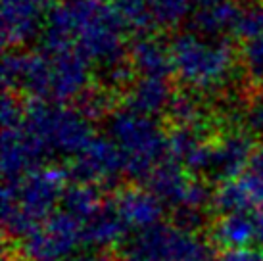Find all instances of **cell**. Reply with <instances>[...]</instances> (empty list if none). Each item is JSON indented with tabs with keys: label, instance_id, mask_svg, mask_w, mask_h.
<instances>
[{
	"label": "cell",
	"instance_id": "6da1fadb",
	"mask_svg": "<svg viewBox=\"0 0 263 261\" xmlns=\"http://www.w3.org/2000/svg\"><path fill=\"white\" fill-rule=\"evenodd\" d=\"M125 25L110 0H62L46 15L43 50H77L110 67L123 62Z\"/></svg>",
	"mask_w": 263,
	"mask_h": 261
},
{
	"label": "cell",
	"instance_id": "7a4b0ae2",
	"mask_svg": "<svg viewBox=\"0 0 263 261\" xmlns=\"http://www.w3.org/2000/svg\"><path fill=\"white\" fill-rule=\"evenodd\" d=\"M67 173L60 167H39L2 190V221L6 234L27 238L54 215L66 190Z\"/></svg>",
	"mask_w": 263,
	"mask_h": 261
},
{
	"label": "cell",
	"instance_id": "3957f363",
	"mask_svg": "<svg viewBox=\"0 0 263 261\" xmlns=\"http://www.w3.org/2000/svg\"><path fill=\"white\" fill-rule=\"evenodd\" d=\"M177 79L192 90H215L225 85L234 67V50L223 36H204L184 31L169 44Z\"/></svg>",
	"mask_w": 263,
	"mask_h": 261
},
{
	"label": "cell",
	"instance_id": "277c9868",
	"mask_svg": "<svg viewBox=\"0 0 263 261\" xmlns=\"http://www.w3.org/2000/svg\"><path fill=\"white\" fill-rule=\"evenodd\" d=\"M110 138L121 150L125 173L133 179H146L167 154V137L152 117L140 116L129 108L117 109L108 121Z\"/></svg>",
	"mask_w": 263,
	"mask_h": 261
},
{
	"label": "cell",
	"instance_id": "5b68a950",
	"mask_svg": "<svg viewBox=\"0 0 263 261\" xmlns=\"http://www.w3.org/2000/svg\"><path fill=\"white\" fill-rule=\"evenodd\" d=\"M23 127L41 138L52 152L77 156L92 142L90 119L66 106L31 100L23 109Z\"/></svg>",
	"mask_w": 263,
	"mask_h": 261
},
{
	"label": "cell",
	"instance_id": "8992f818",
	"mask_svg": "<svg viewBox=\"0 0 263 261\" xmlns=\"http://www.w3.org/2000/svg\"><path fill=\"white\" fill-rule=\"evenodd\" d=\"M125 261H213V252L196 232L156 225L127 244Z\"/></svg>",
	"mask_w": 263,
	"mask_h": 261
},
{
	"label": "cell",
	"instance_id": "52a82bcc",
	"mask_svg": "<svg viewBox=\"0 0 263 261\" xmlns=\"http://www.w3.org/2000/svg\"><path fill=\"white\" fill-rule=\"evenodd\" d=\"M148 190L161 203L177 210H200L210 200L208 187L190 177L189 169L173 160H163L148 177Z\"/></svg>",
	"mask_w": 263,
	"mask_h": 261
},
{
	"label": "cell",
	"instance_id": "ba28073f",
	"mask_svg": "<svg viewBox=\"0 0 263 261\" xmlns=\"http://www.w3.org/2000/svg\"><path fill=\"white\" fill-rule=\"evenodd\" d=\"M79 242H83V229L62 211L23 240L22 250L29 261H67Z\"/></svg>",
	"mask_w": 263,
	"mask_h": 261
},
{
	"label": "cell",
	"instance_id": "9c48e42d",
	"mask_svg": "<svg viewBox=\"0 0 263 261\" xmlns=\"http://www.w3.org/2000/svg\"><path fill=\"white\" fill-rule=\"evenodd\" d=\"M2 83L8 92L22 90L31 96V100L50 98V54L46 50L6 54Z\"/></svg>",
	"mask_w": 263,
	"mask_h": 261
},
{
	"label": "cell",
	"instance_id": "30bf717a",
	"mask_svg": "<svg viewBox=\"0 0 263 261\" xmlns=\"http://www.w3.org/2000/svg\"><path fill=\"white\" fill-rule=\"evenodd\" d=\"M50 152L41 138L20 127H10L2 133V175L6 182H15L31 171L39 169V163Z\"/></svg>",
	"mask_w": 263,
	"mask_h": 261
},
{
	"label": "cell",
	"instance_id": "8fae6325",
	"mask_svg": "<svg viewBox=\"0 0 263 261\" xmlns=\"http://www.w3.org/2000/svg\"><path fill=\"white\" fill-rule=\"evenodd\" d=\"M121 171H125L123 154L111 138L102 137L92 138V142L77 154L71 163V175L77 182H87L95 187L116 181Z\"/></svg>",
	"mask_w": 263,
	"mask_h": 261
},
{
	"label": "cell",
	"instance_id": "7c38bea8",
	"mask_svg": "<svg viewBox=\"0 0 263 261\" xmlns=\"http://www.w3.org/2000/svg\"><path fill=\"white\" fill-rule=\"evenodd\" d=\"M50 54V98L56 102L85 96L90 81V62L77 50Z\"/></svg>",
	"mask_w": 263,
	"mask_h": 261
},
{
	"label": "cell",
	"instance_id": "4fadbf2b",
	"mask_svg": "<svg viewBox=\"0 0 263 261\" xmlns=\"http://www.w3.org/2000/svg\"><path fill=\"white\" fill-rule=\"evenodd\" d=\"M46 0H2V43H29L46 23Z\"/></svg>",
	"mask_w": 263,
	"mask_h": 261
},
{
	"label": "cell",
	"instance_id": "5bb4252c",
	"mask_svg": "<svg viewBox=\"0 0 263 261\" xmlns=\"http://www.w3.org/2000/svg\"><path fill=\"white\" fill-rule=\"evenodd\" d=\"M254 150L256 148L252 146L248 135H242V133L227 135L219 142L213 144L212 163H210L208 173L215 181H234L246 173L244 169H248Z\"/></svg>",
	"mask_w": 263,
	"mask_h": 261
},
{
	"label": "cell",
	"instance_id": "9a60e30c",
	"mask_svg": "<svg viewBox=\"0 0 263 261\" xmlns=\"http://www.w3.org/2000/svg\"><path fill=\"white\" fill-rule=\"evenodd\" d=\"M111 203L129 229L146 231L150 227L160 225L163 203L148 189L144 190L129 187V189L119 190Z\"/></svg>",
	"mask_w": 263,
	"mask_h": 261
},
{
	"label": "cell",
	"instance_id": "2e32d148",
	"mask_svg": "<svg viewBox=\"0 0 263 261\" xmlns=\"http://www.w3.org/2000/svg\"><path fill=\"white\" fill-rule=\"evenodd\" d=\"M129 58H131V67L142 77L165 79L169 73H173L169 46L154 36L137 39L129 50Z\"/></svg>",
	"mask_w": 263,
	"mask_h": 261
},
{
	"label": "cell",
	"instance_id": "e0dca14e",
	"mask_svg": "<svg viewBox=\"0 0 263 261\" xmlns=\"http://www.w3.org/2000/svg\"><path fill=\"white\" fill-rule=\"evenodd\" d=\"M171 98L173 96H171V90H169L165 79L140 77L127 90L125 104H127V108L140 114V116L152 117L163 109H167Z\"/></svg>",
	"mask_w": 263,
	"mask_h": 261
},
{
	"label": "cell",
	"instance_id": "ac0fdd59",
	"mask_svg": "<svg viewBox=\"0 0 263 261\" xmlns=\"http://www.w3.org/2000/svg\"><path fill=\"white\" fill-rule=\"evenodd\" d=\"M129 227L117 213L114 203H104L100 213L83 227V242L92 248H110L121 244Z\"/></svg>",
	"mask_w": 263,
	"mask_h": 261
},
{
	"label": "cell",
	"instance_id": "d6986e66",
	"mask_svg": "<svg viewBox=\"0 0 263 261\" xmlns=\"http://www.w3.org/2000/svg\"><path fill=\"white\" fill-rule=\"evenodd\" d=\"M213 242L229 250H244L256 242L254 213H225L221 215L212 231Z\"/></svg>",
	"mask_w": 263,
	"mask_h": 261
},
{
	"label": "cell",
	"instance_id": "ffe728a7",
	"mask_svg": "<svg viewBox=\"0 0 263 261\" xmlns=\"http://www.w3.org/2000/svg\"><path fill=\"white\" fill-rule=\"evenodd\" d=\"M242 6L234 0H221L210 8H202L192 15V27L204 36L221 39L225 33H234Z\"/></svg>",
	"mask_w": 263,
	"mask_h": 261
},
{
	"label": "cell",
	"instance_id": "44dd1931",
	"mask_svg": "<svg viewBox=\"0 0 263 261\" xmlns=\"http://www.w3.org/2000/svg\"><path fill=\"white\" fill-rule=\"evenodd\" d=\"M62 206L69 217H73L77 223L87 225L92 217H96L104 208V202L100 198V190L95 184L87 182H73L66 187L62 196Z\"/></svg>",
	"mask_w": 263,
	"mask_h": 261
},
{
	"label": "cell",
	"instance_id": "7402d4cb",
	"mask_svg": "<svg viewBox=\"0 0 263 261\" xmlns=\"http://www.w3.org/2000/svg\"><path fill=\"white\" fill-rule=\"evenodd\" d=\"M167 111L171 121L183 129H200V125L204 123V108L196 96H192L190 92L173 96Z\"/></svg>",
	"mask_w": 263,
	"mask_h": 261
},
{
	"label": "cell",
	"instance_id": "603a6c76",
	"mask_svg": "<svg viewBox=\"0 0 263 261\" xmlns=\"http://www.w3.org/2000/svg\"><path fill=\"white\" fill-rule=\"evenodd\" d=\"M192 8V0H150L152 22L163 27H173L179 22H183Z\"/></svg>",
	"mask_w": 263,
	"mask_h": 261
},
{
	"label": "cell",
	"instance_id": "cb8c5ba5",
	"mask_svg": "<svg viewBox=\"0 0 263 261\" xmlns=\"http://www.w3.org/2000/svg\"><path fill=\"white\" fill-rule=\"evenodd\" d=\"M127 25L135 29H144L152 22L150 0H111Z\"/></svg>",
	"mask_w": 263,
	"mask_h": 261
},
{
	"label": "cell",
	"instance_id": "d4e9b609",
	"mask_svg": "<svg viewBox=\"0 0 263 261\" xmlns=\"http://www.w3.org/2000/svg\"><path fill=\"white\" fill-rule=\"evenodd\" d=\"M234 35L244 39L246 43H248V41H254L257 36H261L263 35V8L256 6V4L242 8L238 23H236V29H234Z\"/></svg>",
	"mask_w": 263,
	"mask_h": 261
},
{
	"label": "cell",
	"instance_id": "484cf974",
	"mask_svg": "<svg viewBox=\"0 0 263 261\" xmlns=\"http://www.w3.org/2000/svg\"><path fill=\"white\" fill-rule=\"evenodd\" d=\"M244 64L256 83H263V35L248 41L244 46Z\"/></svg>",
	"mask_w": 263,
	"mask_h": 261
},
{
	"label": "cell",
	"instance_id": "4316f807",
	"mask_svg": "<svg viewBox=\"0 0 263 261\" xmlns=\"http://www.w3.org/2000/svg\"><path fill=\"white\" fill-rule=\"evenodd\" d=\"M81 104H83V108L79 109L81 114L88 119H92V117H100L108 111L110 98L102 90H87V95L83 96Z\"/></svg>",
	"mask_w": 263,
	"mask_h": 261
},
{
	"label": "cell",
	"instance_id": "83f0119b",
	"mask_svg": "<svg viewBox=\"0 0 263 261\" xmlns=\"http://www.w3.org/2000/svg\"><path fill=\"white\" fill-rule=\"evenodd\" d=\"M23 109L25 108H20V104L15 102V96H12L6 90L4 98H2V114H0L4 129L23 125Z\"/></svg>",
	"mask_w": 263,
	"mask_h": 261
},
{
	"label": "cell",
	"instance_id": "f1b7e54d",
	"mask_svg": "<svg viewBox=\"0 0 263 261\" xmlns=\"http://www.w3.org/2000/svg\"><path fill=\"white\" fill-rule=\"evenodd\" d=\"M131 71H133L131 65H127L125 62H119V64H116V65L106 67V71L104 73H106V81H108L110 85H114V87H121L123 83L129 81Z\"/></svg>",
	"mask_w": 263,
	"mask_h": 261
},
{
	"label": "cell",
	"instance_id": "f546056e",
	"mask_svg": "<svg viewBox=\"0 0 263 261\" xmlns=\"http://www.w3.org/2000/svg\"><path fill=\"white\" fill-rule=\"evenodd\" d=\"M217 261H263V252L244 248V250H229L223 252Z\"/></svg>",
	"mask_w": 263,
	"mask_h": 261
},
{
	"label": "cell",
	"instance_id": "4dcf8cb0",
	"mask_svg": "<svg viewBox=\"0 0 263 261\" xmlns=\"http://www.w3.org/2000/svg\"><path fill=\"white\" fill-rule=\"evenodd\" d=\"M246 125L254 133H263V98L252 104V108L246 114Z\"/></svg>",
	"mask_w": 263,
	"mask_h": 261
},
{
	"label": "cell",
	"instance_id": "1f68e13d",
	"mask_svg": "<svg viewBox=\"0 0 263 261\" xmlns=\"http://www.w3.org/2000/svg\"><path fill=\"white\" fill-rule=\"evenodd\" d=\"M248 169H250V171H256V173L263 175V146H257L256 150H254Z\"/></svg>",
	"mask_w": 263,
	"mask_h": 261
},
{
	"label": "cell",
	"instance_id": "d6a6232c",
	"mask_svg": "<svg viewBox=\"0 0 263 261\" xmlns=\"http://www.w3.org/2000/svg\"><path fill=\"white\" fill-rule=\"evenodd\" d=\"M254 227H256V242L259 246V252H263V211L254 213Z\"/></svg>",
	"mask_w": 263,
	"mask_h": 261
},
{
	"label": "cell",
	"instance_id": "836d02e7",
	"mask_svg": "<svg viewBox=\"0 0 263 261\" xmlns=\"http://www.w3.org/2000/svg\"><path fill=\"white\" fill-rule=\"evenodd\" d=\"M194 2V6H198V10H202V8H210L213 4H217L221 0H192Z\"/></svg>",
	"mask_w": 263,
	"mask_h": 261
},
{
	"label": "cell",
	"instance_id": "e575fe53",
	"mask_svg": "<svg viewBox=\"0 0 263 261\" xmlns=\"http://www.w3.org/2000/svg\"><path fill=\"white\" fill-rule=\"evenodd\" d=\"M67 261H106L98 255H77V257H69Z\"/></svg>",
	"mask_w": 263,
	"mask_h": 261
},
{
	"label": "cell",
	"instance_id": "d590c367",
	"mask_svg": "<svg viewBox=\"0 0 263 261\" xmlns=\"http://www.w3.org/2000/svg\"><path fill=\"white\" fill-rule=\"evenodd\" d=\"M25 261H29V259H25Z\"/></svg>",
	"mask_w": 263,
	"mask_h": 261
}]
</instances>
